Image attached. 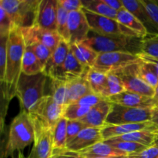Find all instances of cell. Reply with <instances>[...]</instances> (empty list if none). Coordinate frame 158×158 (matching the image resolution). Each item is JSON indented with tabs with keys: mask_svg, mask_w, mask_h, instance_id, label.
Here are the masks:
<instances>
[{
	"mask_svg": "<svg viewBox=\"0 0 158 158\" xmlns=\"http://www.w3.org/2000/svg\"><path fill=\"white\" fill-rule=\"evenodd\" d=\"M26 43L22 30L15 27L11 30L7 43V61L4 83H2V94L9 100L16 97V87L22 73L23 55Z\"/></svg>",
	"mask_w": 158,
	"mask_h": 158,
	"instance_id": "obj_1",
	"label": "cell"
},
{
	"mask_svg": "<svg viewBox=\"0 0 158 158\" xmlns=\"http://www.w3.org/2000/svg\"><path fill=\"white\" fill-rule=\"evenodd\" d=\"M143 38H134L125 35H103L89 31L83 43L97 52H125L139 55L141 54V41Z\"/></svg>",
	"mask_w": 158,
	"mask_h": 158,
	"instance_id": "obj_2",
	"label": "cell"
},
{
	"mask_svg": "<svg viewBox=\"0 0 158 158\" xmlns=\"http://www.w3.org/2000/svg\"><path fill=\"white\" fill-rule=\"evenodd\" d=\"M34 140L35 127L33 120L27 112L21 110L11 123L5 149V158L12 156L16 151H22L29 146L34 143Z\"/></svg>",
	"mask_w": 158,
	"mask_h": 158,
	"instance_id": "obj_3",
	"label": "cell"
},
{
	"mask_svg": "<svg viewBox=\"0 0 158 158\" xmlns=\"http://www.w3.org/2000/svg\"><path fill=\"white\" fill-rule=\"evenodd\" d=\"M47 76L44 72L36 75H26L22 73L16 87V97L20 101L22 110L30 114L44 97V88Z\"/></svg>",
	"mask_w": 158,
	"mask_h": 158,
	"instance_id": "obj_4",
	"label": "cell"
},
{
	"mask_svg": "<svg viewBox=\"0 0 158 158\" xmlns=\"http://www.w3.org/2000/svg\"><path fill=\"white\" fill-rule=\"evenodd\" d=\"M41 0H0L14 26L19 29L32 27L36 24Z\"/></svg>",
	"mask_w": 158,
	"mask_h": 158,
	"instance_id": "obj_5",
	"label": "cell"
},
{
	"mask_svg": "<svg viewBox=\"0 0 158 158\" xmlns=\"http://www.w3.org/2000/svg\"><path fill=\"white\" fill-rule=\"evenodd\" d=\"M83 11L87 19L89 29L96 33L103 35H125L134 38H143L135 32L120 24L117 19L97 15L83 8Z\"/></svg>",
	"mask_w": 158,
	"mask_h": 158,
	"instance_id": "obj_6",
	"label": "cell"
},
{
	"mask_svg": "<svg viewBox=\"0 0 158 158\" xmlns=\"http://www.w3.org/2000/svg\"><path fill=\"white\" fill-rule=\"evenodd\" d=\"M151 109L129 107L112 103L110 112L106 120V124L120 125L151 122Z\"/></svg>",
	"mask_w": 158,
	"mask_h": 158,
	"instance_id": "obj_7",
	"label": "cell"
},
{
	"mask_svg": "<svg viewBox=\"0 0 158 158\" xmlns=\"http://www.w3.org/2000/svg\"><path fill=\"white\" fill-rule=\"evenodd\" d=\"M65 110L66 107L59 105L52 96L45 95L29 115L33 120L52 130L64 117Z\"/></svg>",
	"mask_w": 158,
	"mask_h": 158,
	"instance_id": "obj_8",
	"label": "cell"
},
{
	"mask_svg": "<svg viewBox=\"0 0 158 158\" xmlns=\"http://www.w3.org/2000/svg\"><path fill=\"white\" fill-rule=\"evenodd\" d=\"M141 60L139 55L125 52H104L98 55L95 65L93 68L100 72L109 73L139 63Z\"/></svg>",
	"mask_w": 158,
	"mask_h": 158,
	"instance_id": "obj_9",
	"label": "cell"
},
{
	"mask_svg": "<svg viewBox=\"0 0 158 158\" xmlns=\"http://www.w3.org/2000/svg\"><path fill=\"white\" fill-rule=\"evenodd\" d=\"M138 63H134L112 73L120 79L126 91L154 98L155 89L140 78L138 73Z\"/></svg>",
	"mask_w": 158,
	"mask_h": 158,
	"instance_id": "obj_10",
	"label": "cell"
},
{
	"mask_svg": "<svg viewBox=\"0 0 158 158\" xmlns=\"http://www.w3.org/2000/svg\"><path fill=\"white\" fill-rule=\"evenodd\" d=\"M32 120L35 127V140L28 158H51L53 152L52 130L37 120Z\"/></svg>",
	"mask_w": 158,
	"mask_h": 158,
	"instance_id": "obj_11",
	"label": "cell"
},
{
	"mask_svg": "<svg viewBox=\"0 0 158 158\" xmlns=\"http://www.w3.org/2000/svg\"><path fill=\"white\" fill-rule=\"evenodd\" d=\"M21 30L26 45L40 43L49 48L52 52L56 49L63 40L57 32L44 29L38 26L21 29Z\"/></svg>",
	"mask_w": 158,
	"mask_h": 158,
	"instance_id": "obj_12",
	"label": "cell"
},
{
	"mask_svg": "<svg viewBox=\"0 0 158 158\" xmlns=\"http://www.w3.org/2000/svg\"><path fill=\"white\" fill-rule=\"evenodd\" d=\"M69 45L82 43L86 40L90 29L83 9L69 12L68 18Z\"/></svg>",
	"mask_w": 158,
	"mask_h": 158,
	"instance_id": "obj_13",
	"label": "cell"
},
{
	"mask_svg": "<svg viewBox=\"0 0 158 158\" xmlns=\"http://www.w3.org/2000/svg\"><path fill=\"white\" fill-rule=\"evenodd\" d=\"M89 69L82 65L76 59L72 52L69 51L63 66L56 69L49 79H57L68 82L74 79L84 77L87 74Z\"/></svg>",
	"mask_w": 158,
	"mask_h": 158,
	"instance_id": "obj_14",
	"label": "cell"
},
{
	"mask_svg": "<svg viewBox=\"0 0 158 158\" xmlns=\"http://www.w3.org/2000/svg\"><path fill=\"white\" fill-rule=\"evenodd\" d=\"M57 9L58 0H41L35 26L56 32Z\"/></svg>",
	"mask_w": 158,
	"mask_h": 158,
	"instance_id": "obj_15",
	"label": "cell"
},
{
	"mask_svg": "<svg viewBox=\"0 0 158 158\" xmlns=\"http://www.w3.org/2000/svg\"><path fill=\"white\" fill-rule=\"evenodd\" d=\"M152 131L157 134V130L152 122H146L140 123H126L120 125H106L101 128V134L103 140H110L114 137H120L125 134L141 131Z\"/></svg>",
	"mask_w": 158,
	"mask_h": 158,
	"instance_id": "obj_16",
	"label": "cell"
},
{
	"mask_svg": "<svg viewBox=\"0 0 158 158\" xmlns=\"http://www.w3.org/2000/svg\"><path fill=\"white\" fill-rule=\"evenodd\" d=\"M102 141L103 140L101 134V128L86 127L66 145V149L79 153Z\"/></svg>",
	"mask_w": 158,
	"mask_h": 158,
	"instance_id": "obj_17",
	"label": "cell"
},
{
	"mask_svg": "<svg viewBox=\"0 0 158 158\" xmlns=\"http://www.w3.org/2000/svg\"><path fill=\"white\" fill-rule=\"evenodd\" d=\"M123 7L133 14L146 29L148 36L158 35V27L148 14L141 0H122Z\"/></svg>",
	"mask_w": 158,
	"mask_h": 158,
	"instance_id": "obj_18",
	"label": "cell"
},
{
	"mask_svg": "<svg viewBox=\"0 0 158 158\" xmlns=\"http://www.w3.org/2000/svg\"><path fill=\"white\" fill-rule=\"evenodd\" d=\"M111 103L122 105V106H129V107L136 108H153L158 104L152 97H148L146 96L140 95L135 93L124 91L117 95L113 96L107 99Z\"/></svg>",
	"mask_w": 158,
	"mask_h": 158,
	"instance_id": "obj_19",
	"label": "cell"
},
{
	"mask_svg": "<svg viewBox=\"0 0 158 158\" xmlns=\"http://www.w3.org/2000/svg\"><path fill=\"white\" fill-rule=\"evenodd\" d=\"M112 103L103 100L90 109L87 114L81 119L86 127L102 128L106 124V120L110 112Z\"/></svg>",
	"mask_w": 158,
	"mask_h": 158,
	"instance_id": "obj_20",
	"label": "cell"
},
{
	"mask_svg": "<svg viewBox=\"0 0 158 158\" xmlns=\"http://www.w3.org/2000/svg\"><path fill=\"white\" fill-rule=\"evenodd\" d=\"M80 158H103L111 157H122L128 154L111 145L102 141L92 147L79 152Z\"/></svg>",
	"mask_w": 158,
	"mask_h": 158,
	"instance_id": "obj_21",
	"label": "cell"
},
{
	"mask_svg": "<svg viewBox=\"0 0 158 158\" xmlns=\"http://www.w3.org/2000/svg\"><path fill=\"white\" fill-rule=\"evenodd\" d=\"M69 51L70 46L69 43L64 40H62L56 49L52 52L50 58L49 59L44 68L43 72L47 76L48 78H49L56 69L63 66Z\"/></svg>",
	"mask_w": 158,
	"mask_h": 158,
	"instance_id": "obj_22",
	"label": "cell"
},
{
	"mask_svg": "<svg viewBox=\"0 0 158 158\" xmlns=\"http://www.w3.org/2000/svg\"><path fill=\"white\" fill-rule=\"evenodd\" d=\"M67 106L93 92L89 82L86 79V75L83 77L69 80L67 83Z\"/></svg>",
	"mask_w": 158,
	"mask_h": 158,
	"instance_id": "obj_23",
	"label": "cell"
},
{
	"mask_svg": "<svg viewBox=\"0 0 158 158\" xmlns=\"http://www.w3.org/2000/svg\"><path fill=\"white\" fill-rule=\"evenodd\" d=\"M157 135L158 134L154 133V131L148 130V131H137V132H133L131 134L120 136V137H114L105 141H127L140 143L146 147H151L154 145V142Z\"/></svg>",
	"mask_w": 158,
	"mask_h": 158,
	"instance_id": "obj_24",
	"label": "cell"
},
{
	"mask_svg": "<svg viewBox=\"0 0 158 158\" xmlns=\"http://www.w3.org/2000/svg\"><path fill=\"white\" fill-rule=\"evenodd\" d=\"M70 51L77 60L87 69H91L95 65L99 54L84 43L69 45Z\"/></svg>",
	"mask_w": 158,
	"mask_h": 158,
	"instance_id": "obj_25",
	"label": "cell"
},
{
	"mask_svg": "<svg viewBox=\"0 0 158 158\" xmlns=\"http://www.w3.org/2000/svg\"><path fill=\"white\" fill-rule=\"evenodd\" d=\"M117 20L120 24L135 32L143 38L148 36V32L143 25L125 8L117 12Z\"/></svg>",
	"mask_w": 158,
	"mask_h": 158,
	"instance_id": "obj_26",
	"label": "cell"
},
{
	"mask_svg": "<svg viewBox=\"0 0 158 158\" xmlns=\"http://www.w3.org/2000/svg\"><path fill=\"white\" fill-rule=\"evenodd\" d=\"M44 67L30 47L26 46L22 64V73L26 75H36L43 73Z\"/></svg>",
	"mask_w": 158,
	"mask_h": 158,
	"instance_id": "obj_27",
	"label": "cell"
},
{
	"mask_svg": "<svg viewBox=\"0 0 158 158\" xmlns=\"http://www.w3.org/2000/svg\"><path fill=\"white\" fill-rule=\"evenodd\" d=\"M83 9L108 18L117 19V12L111 9L104 0H82Z\"/></svg>",
	"mask_w": 158,
	"mask_h": 158,
	"instance_id": "obj_28",
	"label": "cell"
},
{
	"mask_svg": "<svg viewBox=\"0 0 158 158\" xmlns=\"http://www.w3.org/2000/svg\"><path fill=\"white\" fill-rule=\"evenodd\" d=\"M68 120L62 117L52 129V146L53 150L66 149V127Z\"/></svg>",
	"mask_w": 158,
	"mask_h": 158,
	"instance_id": "obj_29",
	"label": "cell"
},
{
	"mask_svg": "<svg viewBox=\"0 0 158 158\" xmlns=\"http://www.w3.org/2000/svg\"><path fill=\"white\" fill-rule=\"evenodd\" d=\"M86 79L93 92L101 96L107 84V73L100 72L94 68H91L88 70Z\"/></svg>",
	"mask_w": 158,
	"mask_h": 158,
	"instance_id": "obj_30",
	"label": "cell"
},
{
	"mask_svg": "<svg viewBox=\"0 0 158 158\" xmlns=\"http://www.w3.org/2000/svg\"><path fill=\"white\" fill-rule=\"evenodd\" d=\"M51 80V94L56 102L60 106L66 108L68 98L67 81L57 79H50Z\"/></svg>",
	"mask_w": 158,
	"mask_h": 158,
	"instance_id": "obj_31",
	"label": "cell"
},
{
	"mask_svg": "<svg viewBox=\"0 0 158 158\" xmlns=\"http://www.w3.org/2000/svg\"><path fill=\"white\" fill-rule=\"evenodd\" d=\"M107 84L106 88L102 93L101 97L105 100H107L113 96L117 95L126 91L120 79L114 73H107Z\"/></svg>",
	"mask_w": 158,
	"mask_h": 158,
	"instance_id": "obj_32",
	"label": "cell"
},
{
	"mask_svg": "<svg viewBox=\"0 0 158 158\" xmlns=\"http://www.w3.org/2000/svg\"><path fill=\"white\" fill-rule=\"evenodd\" d=\"M69 12L58 2L57 9V30L59 35L64 41L69 43V33L68 29V18Z\"/></svg>",
	"mask_w": 158,
	"mask_h": 158,
	"instance_id": "obj_33",
	"label": "cell"
},
{
	"mask_svg": "<svg viewBox=\"0 0 158 158\" xmlns=\"http://www.w3.org/2000/svg\"><path fill=\"white\" fill-rule=\"evenodd\" d=\"M138 73L140 78L154 88L157 87L158 85V77L155 73L152 68L150 66L148 63L143 60H140L138 63Z\"/></svg>",
	"mask_w": 158,
	"mask_h": 158,
	"instance_id": "obj_34",
	"label": "cell"
},
{
	"mask_svg": "<svg viewBox=\"0 0 158 158\" xmlns=\"http://www.w3.org/2000/svg\"><path fill=\"white\" fill-rule=\"evenodd\" d=\"M107 144L111 145L114 148H117V149L120 150V151H123V152L126 153L128 155L129 154H135V153L141 152V151H144L149 147H146L143 144L137 143H133V142H127V141H116V142H111V141H103Z\"/></svg>",
	"mask_w": 158,
	"mask_h": 158,
	"instance_id": "obj_35",
	"label": "cell"
},
{
	"mask_svg": "<svg viewBox=\"0 0 158 158\" xmlns=\"http://www.w3.org/2000/svg\"><path fill=\"white\" fill-rule=\"evenodd\" d=\"M141 53L158 59V35L146 36L142 40Z\"/></svg>",
	"mask_w": 158,
	"mask_h": 158,
	"instance_id": "obj_36",
	"label": "cell"
},
{
	"mask_svg": "<svg viewBox=\"0 0 158 158\" xmlns=\"http://www.w3.org/2000/svg\"><path fill=\"white\" fill-rule=\"evenodd\" d=\"M90 109V107L77 106L72 103L66 106L64 117L68 120H80L89 113Z\"/></svg>",
	"mask_w": 158,
	"mask_h": 158,
	"instance_id": "obj_37",
	"label": "cell"
},
{
	"mask_svg": "<svg viewBox=\"0 0 158 158\" xmlns=\"http://www.w3.org/2000/svg\"><path fill=\"white\" fill-rule=\"evenodd\" d=\"M26 46H28L30 47V49L34 52L35 56L38 58V60H40V63L43 66V67L45 68L46 63H47L49 59L50 58L51 55H52V51L49 48L46 47V46H44V45L41 44L40 43H33L32 44L26 45Z\"/></svg>",
	"mask_w": 158,
	"mask_h": 158,
	"instance_id": "obj_38",
	"label": "cell"
},
{
	"mask_svg": "<svg viewBox=\"0 0 158 158\" xmlns=\"http://www.w3.org/2000/svg\"><path fill=\"white\" fill-rule=\"evenodd\" d=\"M9 35L0 36V82L4 83L7 61V43Z\"/></svg>",
	"mask_w": 158,
	"mask_h": 158,
	"instance_id": "obj_39",
	"label": "cell"
},
{
	"mask_svg": "<svg viewBox=\"0 0 158 158\" xmlns=\"http://www.w3.org/2000/svg\"><path fill=\"white\" fill-rule=\"evenodd\" d=\"M86 127V125L81 120H68L66 127V145L72 141L80 134V131Z\"/></svg>",
	"mask_w": 158,
	"mask_h": 158,
	"instance_id": "obj_40",
	"label": "cell"
},
{
	"mask_svg": "<svg viewBox=\"0 0 158 158\" xmlns=\"http://www.w3.org/2000/svg\"><path fill=\"white\" fill-rule=\"evenodd\" d=\"M15 26L9 15L5 9L0 6V36L9 35V32Z\"/></svg>",
	"mask_w": 158,
	"mask_h": 158,
	"instance_id": "obj_41",
	"label": "cell"
},
{
	"mask_svg": "<svg viewBox=\"0 0 158 158\" xmlns=\"http://www.w3.org/2000/svg\"><path fill=\"white\" fill-rule=\"evenodd\" d=\"M105 100L103 97H101L99 94H95V93L92 92L90 94H87V95L84 96L82 98H80V100H77V101L73 103V104L77 105V106H86V107H94V106H96L97 104H98L100 102H101L102 100ZM72 104V103H71Z\"/></svg>",
	"mask_w": 158,
	"mask_h": 158,
	"instance_id": "obj_42",
	"label": "cell"
},
{
	"mask_svg": "<svg viewBox=\"0 0 158 158\" xmlns=\"http://www.w3.org/2000/svg\"><path fill=\"white\" fill-rule=\"evenodd\" d=\"M148 14L158 27V1L157 0H141Z\"/></svg>",
	"mask_w": 158,
	"mask_h": 158,
	"instance_id": "obj_43",
	"label": "cell"
},
{
	"mask_svg": "<svg viewBox=\"0 0 158 158\" xmlns=\"http://www.w3.org/2000/svg\"><path fill=\"white\" fill-rule=\"evenodd\" d=\"M126 158H158V148L154 145L141 152L129 154Z\"/></svg>",
	"mask_w": 158,
	"mask_h": 158,
	"instance_id": "obj_44",
	"label": "cell"
},
{
	"mask_svg": "<svg viewBox=\"0 0 158 158\" xmlns=\"http://www.w3.org/2000/svg\"><path fill=\"white\" fill-rule=\"evenodd\" d=\"M58 2L69 12L80 11L83 8L82 0H58Z\"/></svg>",
	"mask_w": 158,
	"mask_h": 158,
	"instance_id": "obj_45",
	"label": "cell"
},
{
	"mask_svg": "<svg viewBox=\"0 0 158 158\" xmlns=\"http://www.w3.org/2000/svg\"><path fill=\"white\" fill-rule=\"evenodd\" d=\"M51 158H80L79 153L73 152L67 149L53 150Z\"/></svg>",
	"mask_w": 158,
	"mask_h": 158,
	"instance_id": "obj_46",
	"label": "cell"
},
{
	"mask_svg": "<svg viewBox=\"0 0 158 158\" xmlns=\"http://www.w3.org/2000/svg\"><path fill=\"white\" fill-rule=\"evenodd\" d=\"M104 2L111 9L117 11V12H119V11L124 8L123 2H122V0H104Z\"/></svg>",
	"mask_w": 158,
	"mask_h": 158,
	"instance_id": "obj_47",
	"label": "cell"
},
{
	"mask_svg": "<svg viewBox=\"0 0 158 158\" xmlns=\"http://www.w3.org/2000/svg\"><path fill=\"white\" fill-rule=\"evenodd\" d=\"M151 122L155 127L158 134V104L151 109Z\"/></svg>",
	"mask_w": 158,
	"mask_h": 158,
	"instance_id": "obj_48",
	"label": "cell"
},
{
	"mask_svg": "<svg viewBox=\"0 0 158 158\" xmlns=\"http://www.w3.org/2000/svg\"><path fill=\"white\" fill-rule=\"evenodd\" d=\"M154 99L156 100V101L158 102V85L157 86V87L155 88V93H154Z\"/></svg>",
	"mask_w": 158,
	"mask_h": 158,
	"instance_id": "obj_49",
	"label": "cell"
},
{
	"mask_svg": "<svg viewBox=\"0 0 158 158\" xmlns=\"http://www.w3.org/2000/svg\"><path fill=\"white\" fill-rule=\"evenodd\" d=\"M16 158H28V157H25V156L23 155V154L21 152V151H19L18 155H17Z\"/></svg>",
	"mask_w": 158,
	"mask_h": 158,
	"instance_id": "obj_50",
	"label": "cell"
},
{
	"mask_svg": "<svg viewBox=\"0 0 158 158\" xmlns=\"http://www.w3.org/2000/svg\"><path fill=\"white\" fill-rule=\"evenodd\" d=\"M127 156H122V157H103V158H126Z\"/></svg>",
	"mask_w": 158,
	"mask_h": 158,
	"instance_id": "obj_51",
	"label": "cell"
},
{
	"mask_svg": "<svg viewBox=\"0 0 158 158\" xmlns=\"http://www.w3.org/2000/svg\"><path fill=\"white\" fill-rule=\"evenodd\" d=\"M154 145H155V146H157V148H158V135H157V138H156L155 142H154Z\"/></svg>",
	"mask_w": 158,
	"mask_h": 158,
	"instance_id": "obj_52",
	"label": "cell"
}]
</instances>
